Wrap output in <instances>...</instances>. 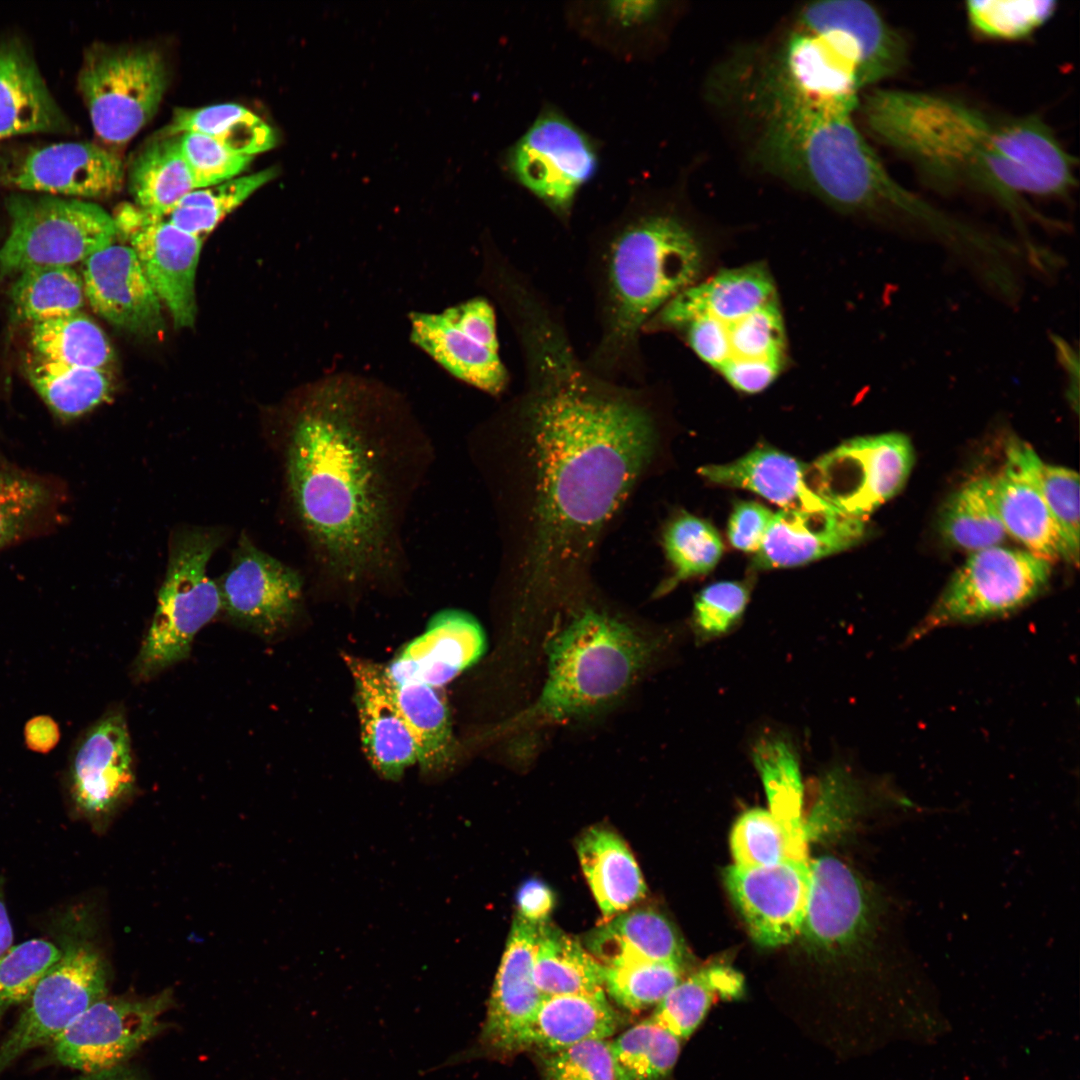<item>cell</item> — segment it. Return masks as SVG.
Listing matches in <instances>:
<instances>
[{
    "label": "cell",
    "mask_w": 1080,
    "mask_h": 1080,
    "mask_svg": "<svg viewBox=\"0 0 1080 1080\" xmlns=\"http://www.w3.org/2000/svg\"><path fill=\"white\" fill-rule=\"evenodd\" d=\"M727 890L752 938L761 946L789 943L799 934L809 885V860L768 867L729 866Z\"/></svg>",
    "instance_id": "cell-19"
},
{
    "label": "cell",
    "mask_w": 1080,
    "mask_h": 1080,
    "mask_svg": "<svg viewBox=\"0 0 1080 1080\" xmlns=\"http://www.w3.org/2000/svg\"><path fill=\"white\" fill-rule=\"evenodd\" d=\"M60 959L37 984L0 1045V1074L30 1049L53 1042L81 1013L106 997L109 969L88 926L64 939Z\"/></svg>",
    "instance_id": "cell-11"
},
{
    "label": "cell",
    "mask_w": 1080,
    "mask_h": 1080,
    "mask_svg": "<svg viewBox=\"0 0 1080 1080\" xmlns=\"http://www.w3.org/2000/svg\"><path fill=\"white\" fill-rule=\"evenodd\" d=\"M776 300L775 283L766 265L726 269L673 297L646 324L643 335L674 331L700 316L719 321L737 319Z\"/></svg>",
    "instance_id": "cell-27"
},
{
    "label": "cell",
    "mask_w": 1080,
    "mask_h": 1080,
    "mask_svg": "<svg viewBox=\"0 0 1080 1080\" xmlns=\"http://www.w3.org/2000/svg\"><path fill=\"white\" fill-rule=\"evenodd\" d=\"M1053 344L1057 358L1060 361L1062 367L1068 376V389L1067 397L1071 402L1072 408L1076 411L1078 409V397H1079V361L1076 351L1073 350L1071 345L1059 336L1052 337Z\"/></svg>",
    "instance_id": "cell-62"
},
{
    "label": "cell",
    "mask_w": 1080,
    "mask_h": 1080,
    "mask_svg": "<svg viewBox=\"0 0 1080 1080\" xmlns=\"http://www.w3.org/2000/svg\"><path fill=\"white\" fill-rule=\"evenodd\" d=\"M1052 562L1026 550L994 546L970 553L954 572L911 639L949 624L1003 616L1047 587Z\"/></svg>",
    "instance_id": "cell-10"
},
{
    "label": "cell",
    "mask_w": 1080,
    "mask_h": 1080,
    "mask_svg": "<svg viewBox=\"0 0 1080 1080\" xmlns=\"http://www.w3.org/2000/svg\"><path fill=\"white\" fill-rule=\"evenodd\" d=\"M534 978L543 996L606 997L603 965L576 938L549 921L539 926Z\"/></svg>",
    "instance_id": "cell-35"
},
{
    "label": "cell",
    "mask_w": 1080,
    "mask_h": 1080,
    "mask_svg": "<svg viewBox=\"0 0 1080 1080\" xmlns=\"http://www.w3.org/2000/svg\"><path fill=\"white\" fill-rule=\"evenodd\" d=\"M539 926L518 914L513 919L478 1038L477 1050L484 1054L518 1051L521 1033L543 997L534 978Z\"/></svg>",
    "instance_id": "cell-20"
},
{
    "label": "cell",
    "mask_w": 1080,
    "mask_h": 1080,
    "mask_svg": "<svg viewBox=\"0 0 1080 1080\" xmlns=\"http://www.w3.org/2000/svg\"><path fill=\"white\" fill-rule=\"evenodd\" d=\"M915 461L908 436H859L808 465L810 488L836 510L865 519L905 486Z\"/></svg>",
    "instance_id": "cell-13"
},
{
    "label": "cell",
    "mask_w": 1080,
    "mask_h": 1080,
    "mask_svg": "<svg viewBox=\"0 0 1080 1080\" xmlns=\"http://www.w3.org/2000/svg\"><path fill=\"white\" fill-rule=\"evenodd\" d=\"M173 1004L170 989L147 997H104L52 1042L53 1055L62 1065L83 1073L124 1064L166 1027L161 1019Z\"/></svg>",
    "instance_id": "cell-15"
},
{
    "label": "cell",
    "mask_w": 1080,
    "mask_h": 1080,
    "mask_svg": "<svg viewBox=\"0 0 1080 1080\" xmlns=\"http://www.w3.org/2000/svg\"><path fill=\"white\" fill-rule=\"evenodd\" d=\"M222 611L236 624L272 636L296 616L303 598L300 573L242 535L227 571L217 582Z\"/></svg>",
    "instance_id": "cell-18"
},
{
    "label": "cell",
    "mask_w": 1080,
    "mask_h": 1080,
    "mask_svg": "<svg viewBox=\"0 0 1080 1080\" xmlns=\"http://www.w3.org/2000/svg\"><path fill=\"white\" fill-rule=\"evenodd\" d=\"M730 847L740 867H768L787 860H808L807 843L798 841L762 808L745 811L735 822Z\"/></svg>",
    "instance_id": "cell-49"
},
{
    "label": "cell",
    "mask_w": 1080,
    "mask_h": 1080,
    "mask_svg": "<svg viewBox=\"0 0 1080 1080\" xmlns=\"http://www.w3.org/2000/svg\"><path fill=\"white\" fill-rule=\"evenodd\" d=\"M774 513L753 501L738 502L729 517L728 538L731 545L744 552H756L764 539Z\"/></svg>",
    "instance_id": "cell-59"
},
{
    "label": "cell",
    "mask_w": 1080,
    "mask_h": 1080,
    "mask_svg": "<svg viewBox=\"0 0 1080 1080\" xmlns=\"http://www.w3.org/2000/svg\"><path fill=\"white\" fill-rule=\"evenodd\" d=\"M185 132L206 135L231 151L253 157L272 149L278 141L271 125L235 103L176 109L162 135Z\"/></svg>",
    "instance_id": "cell-41"
},
{
    "label": "cell",
    "mask_w": 1080,
    "mask_h": 1080,
    "mask_svg": "<svg viewBox=\"0 0 1080 1080\" xmlns=\"http://www.w3.org/2000/svg\"><path fill=\"white\" fill-rule=\"evenodd\" d=\"M996 507L1006 530L1026 551L1050 562L1078 564L1064 535L1030 475L1009 455L992 476Z\"/></svg>",
    "instance_id": "cell-29"
},
{
    "label": "cell",
    "mask_w": 1080,
    "mask_h": 1080,
    "mask_svg": "<svg viewBox=\"0 0 1080 1080\" xmlns=\"http://www.w3.org/2000/svg\"><path fill=\"white\" fill-rule=\"evenodd\" d=\"M654 648L604 611H578L548 645V676L533 712L560 721L606 707L638 678Z\"/></svg>",
    "instance_id": "cell-6"
},
{
    "label": "cell",
    "mask_w": 1080,
    "mask_h": 1080,
    "mask_svg": "<svg viewBox=\"0 0 1080 1080\" xmlns=\"http://www.w3.org/2000/svg\"><path fill=\"white\" fill-rule=\"evenodd\" d=\"M713 320L718 324L727 348L726 361L719 372L745 362H771L784 366L786 335L778 300L737 319Z\"/></svg>",
    "instance_id": "cell-50"
},
{
    "label": "cell",
    "mask_w": 1080,
    "mask_h": 1080,
    "mask_svg": "<svg viewBox=\"0 0 1080 1080\" xmlns=\"http://www.w3.org/2000/svg\"><path fill=\"white\" fill-rule=\"evenodd\" d=\"M10 230L0 248V274L31 267L73 266L114 243L113 216L99 205L54 195L7 199Z\"/></svg>",
    "instance_id": "cell-8"
},
{
    "label": "cell",
    "mask_w": 1080,
    "mask_h": 1080,
    "mask_svg": "<svg viewBox=\"0 0 1080 1080\" xmlns=\"http://www.w3.org/2000/svg\"><path fill=\"white\" fill-rule=\"evenodd\" d=\"M751 759L768 799V811L791 836L807 843L800 758L791 738L776 730L760 733L751 745Z\"/></svg>",
    "instance_id": "cell-36"
},
{
    "label": "cell",
    "mask_w": 1080,
    "mask_h": 1080,
    "mask_svg": "<svg viewBox=\"0 0 1080 1080\" xmlns=\"http://www.w3.org/2000/svg\"><path fill=\"white\" fill-rule=\"evenodd\" d=\"M796 20L831 31L858 53L867 86L897 74L907 60L903 36L871 4L861 0H826L807 4Z\"/></svg>",
    "instance_id": "cell-28"
},
{
    "label": "cell",
    "mask_w": 1080,
    "mask_h": 1080,
    "mask_svg": "<svg viewBox=\"0 0 1080 1080\" xmlns=\"http://www.w3.org/2000/svg\"><path fill=\"white\" fill-rule=\"evenodd\" d=\"M176 136L197 189L238 177L253 160V156L231 151L203 134L185 132Z\"/></svg>",
    "instance_id": "cell-57"
},
{
    "label": "cell",
    "mask_w": 1080,
    "mask_h": 1080,
    "mask_svg": "<svg viewBox=\"0 0 1080 1080\" xmlns=\"http://www.w3.org/2000/svg\"><path fill=\"white\" fill-rule=\"evenodd\" d=\"M222 541L215 528L188 527L172 535L156 609L132 664L134 680H149L185 660L197 633L222 611L218 584L207 574Z\"/></svg>",
    "instance_id": "cell-7"
},
{
    "label": "cell",
    "mask_w": 1080,
    "mask_h": 1080,
    "mask_svg": "<svg viewBox=\"0 0 1080 1080\" xmlns=\"http://www.w3.org/2000/svg\"><path fill=\"white\" fill-rule=\"evenodd\" d=\"M659 1H605L591 3L585 8L586 31L602 41L607 39L621 45L624 40L635 44L663 12Z\"/></svg>",
    "instance_id": "cell-56"
},
{
    "label": "cell",
    "mask_w": 1080,
    "mask_h": 1080,
    "mask_svg": "<svg viewBox=\"0 0 1080 1080\" xmlns=\"http://www.w3.org/2000/svg\"><path fill=\"white\" fill-rule=\"evenodd\" d=\"M433 457L407 398L383 381L341 371L304 387L287 420L284 470L320 580L358 587L403 576L404 522Z\"/></svg>",
    "instance_id": "cell-2"
},
{
    "label": "cell",
    "mask_w": 1080,
    "mask_h": 1080,
    "mask_svg": "<svg viewBox=\"0 0 1080 1080\" xmlns=\"http://www.w3.org/2000/svg\"><path fill=\"white\" fill-rule=\"evenodd\" d=\"M26 368L34 390L63 421L90 412L109 400L113 392L109 371L71 366L34 354Z\"/></svg>",
    "instance_id": "cell-39"
},
{
    "label": "cell",
    "mask_w": 1080,
    "mask_h": 1080,
    "mask_svg": "<svg viewBox=\"0 0 1080 1080\" xmlns=\"http://www.w3.org/2000/svg\"><path fill=\"white\" fill-rule=\"evenodd\" d=\"M517 913L526 921L541 925L548 920L554 905L552 890L537 879L527 880L517 893Z\"/></svg>",
    "instance_id": "cell-60"
},
{
    "label": "cell",
    "mask_w": 1080,
    "mask_h": 1080,
    "mask_svg": "<svg viewBox=\"0 0 1080 1080\" xmlns=\"http://www.w3.org/2000/svg\"><path fill=\"white\" fill-rule=\"evenodd\" d=\"M25 743L28 748L38 753H48L58 743L60 731L56 721L46 715L30 719L24 728Z\"/></svg>",
    "instance_id": "cell-61"
},
{
    "label": "cell",
    "mask_w": 1080,
    "mask_h": 1080,
    "mask_svg": "<svg viewBox=\"0 0 1080 1080\" xmlns=\"http://www.w3.org/2000/svg\"><path fill=\"white\" fill-rule=\"evenodd\" d=\"M702 264V246L691 226L647 199H634L596 231L587 274L598 336L586 364L608 380L644 384L643 329L673 297L696 283Z\"/></svg>",
    "instance_id": "cell-4"
},
{
    "label": "cell",
    "mask_w": 1080,
    "mask_h": 1080,
    "mask_svg": "<svg viewBox=\"0 0 1080 1080\" xmlns=\"http://www.w3.org/2000/svg\"><path fill=\"white\" fill-rule=\"evenodd\" d=\"M409 340L450 376L493 397L509 387L493 302L475 296L441 312L408 314Z\"/></svg>",
    "instance_id": "cell-14"
},
{
    "label": "cell",
    "mask_w": 1080,
    "mask_h": 1080,
    "mask_svg": "<svg viewBox=\"0 0 1080 1080\" xmlns=\"http://www.w3.org/2000/svg\"><path fill=\"white\" fill-rule=\"evenodd\" d=\"M167 82L161 52L142 45L94 44L78 76L94 131L112 146L124 145L150 121Z\"/></svg>",
    "instance_id": "cell-9"
},
{
    "label": "cell",
    "mask_w": 1080,
    "mask_h": 1080,
    "mask_svg": "<svg viewBox=\"0 0 1080 1080\" xmlns=\"http://www.w3.org/2000/svg\"><path fill=\"white\" fill-rule=\"evenodd\" d=\"M74 1080H144V1078L133 1067L121 1064L106 1070L83 1073Z\"/></svg>",
    "instance_id": "cell-63"
},
{
    "label": "cell",
    "mask_w": 1080,
    "mask_h": 1080,
    "mask_svg": "<svg viewBox=\"0 0 1080 1080\" xmlns=\"http://www.w3.org/2000/svg\"><path fill=\"white\" fill-rule=\"evenodd\" d=\"M124 181L120 156L91 142H62L30 151L9 174L8 182L48 195L102 198L118 192Z\"/></svg>",
    "instance_id": "cell-22"
},
{
    "label": "cell",
    "mask_w": 1080,
    "mask_h": 1080,
    "mask_svg": "<svg viewBox=\"0 0 1080 1080\" xmlns=\"http://www.w3.org/2000/svg\"><path fill=\"white\" fill-rule=\"evenodd\" d=\"M1052 0H971L966 16L978 35L994 40H1021L1044 25L1055 13Z\"/></svg>",
    "instance_id": "cell-52"
},
{
    "label": "cell",
    "mask_w": 1080,
    "mask_h": 1080,
    "mask_svg": "<svg viewBox=\"0 0 1080 1080\" xmlns=\"http://www.w3.org/2000/svg\"><path fill=\"white\" fill-rule=\"evenodd\" d=\"M743 977L733 968L713 964L681 980L648 1018L680 1040L689 1038L705 1018L716 997L743 993Z\"/></svg>",
    "instance_id": "cell-42"
},
{
    "label": "cell",
    "mask_w": 1080,
    "mask_h": 1080,
    "mask_svg": "<svg viewBox=\"0 0 1080 1080\" xmlns=\"http://www.w3.org/2000/svg\"><path fill=\"white\" fill-rule=\"evenodd\" d=\"M938 529L946 543L970 553L1000 546L1008 536L999 516L991 476L964 483L945 502Z\"/></svg>",
    "instance_id": "cell-40"
},
{
    "label": "cell",
    "mask_w": 1080,
    "mask_h": 1080,
    "mask_svg": "<svg viewBox=\"0 0 1080 1080\" xmlns=\"http://www.w3.org/2000/svg\"><path fill=\"white\" fill-rule=\"evenodd\" d=\"M279 174L269 167L248 176L195 189L184 196L166 218L179 229L202 238L260 187Z\"/></svg>",
    "instance_id": "cell-48"
},
{
    "label": "cell",
    "mask_w": 1080,
    "mask_h": 1080,
    "mask_svg": "<svg viewBox=\"0 0 1080 1080\" xmlns=\"http://www.w3.org/2000/svg\"><path fill=\"white\" fill-rule=\"evenodd\" d=\"M486 648L484 631L470 614L445 609L423 634L408 643L385 667L394 684L419 682L440 688L474 664Z\"/></svg>",
    "instance_id": "cell-25"
},
{
    "label": "cell",
    "mask_w": 1080,
    "mask_h": 1080,
    "mask_svg": "<svg viewBox=\"0 0 1080 1080\" xmlns=\"http://www.w3.org/2000/svg\"><path fill=\"white\" fill-rule=\"evenodd\" d=\"M128 182L134 204L160 217L197 189L176 135L147 143L130 165Z\"/></svg>",
    "instance_id": "cell-37"
},
{
    "label": "cell",
    "mask_w": 1080,
    "mask_h": 1080,
    "mask_svg": "<svg viewBox=\"0 0 1080 1080\" xmlns=\"http://www.w3.org/2000/svg\"><path fill=\"white\" fill-rule=\"evenodd\" d=\"M749 597V588L738 581H720L703 588L695 597L692 614L696 640L705 644L734 631Z\"/></svg>",
    "instance_id": "cell-55"
},
{
    "label": "cell",
    "mask_w": 1080,
    "mask_h": 1080,
    "mask_svg": "<svg viewBox=\"0 0 1080 1080\" xmlns=\"http://www.w3.org/2000/svg\"><path fill=\"white\" fill-rule=\"evenodd\" d=\"M685 966L662 962L603 965L604 990L622 1007L657 1005L685 978Z\"/></svg>",
    "instance_id": "cell-53"
},
{
    "label": "cell",
    "mask_w": 1080,
    "mask_h": 1080,
    "mask_svg": "<svg viewBox=\"0 0 1080 1080\" xmlns=\"http://www.w3.org/2000/svg\"><path fill=\"white\" fill-rule=\"evenodd\" d=\"M67 778L75 809L96 829H105L134 798L135 764L123 709L105 712L81 735Z\"/></svg>",
    "instance_id": "cell-16"
},
{
    "label": "cell",
    "mask_w": 1080,
    "mask_h": 1080,
    "mask_svg": "<svg viewBox=\"0 0 1080 1080\" xmlns=\"http://www.w3.org/2000/svg\"><path fill=\"white\" fill-rule=\"evenodd\" d=\"M619 1024L620 1016L606 997L543 996L521 1033L518 1051L534 1049L544 1054L587 1040L608 1039Z\"/></svg>",
    "instance_id": "cell-33"
},
{
    "label": "cell",
    "mask_w": 1080,
    "mask_h": 1080,
    "mask_svg": "<svg viewBox=\"0 0 1080 1080\" xmlns=\"http://www.w3.org/2000/svg\"><path fill=\"white\" fill-rule=\"evenodd\" d=\"M81 277L91 308L109 323L140 335L163 329L161 301L130 246L112 243L94 253Z\"/></svg>",
    "instance_id": "cell-21"
},
{
    "label": "cell",
    "mask_w": 1080,
    "mask_h": 1080,
    "mask_svg": "<svg viewBox=\"0 0 1080 1080\" xmlns=\"http://www.w3.org/2000/svg\"><path fill=\"white\" fill-rule=\"evenodd\" d=\"M698 473L716 484L750 490L783 509L833 508L810 488L808 465L772 447H757L730 463L705 465Z\"/></svg>",
    "instance_id": "cell-30"
},
{
    "label": "cell",
    "mask_w": 1080,
    "mask_h": 1080,
    "mask_svg": "<svg viewBox=\"0 0 1080 1080\" xmlns=\"http://www.w3.org/2000/svg\"><path fill=\"white\" fill-rule=\"evenodd\" d=\"M589 953L602 965L633 962L675 963L685 966L686 947L671 922L651 909L622 912L586 937Z\"/></svg>",
    "instance_id": "cell-32"
},
{
    "label": "cell",
    "mask_w": 1080,
    "mask_h": 1080,
    "mask_svg": "<svg viewBox=\"0 0 1080 1080\" xmlns=\"http://www.w3.org/2000/svg\"><path fill=\"white\" fill-rule=\"evenodd\" d=\"M396 704L414 740L425 773L446 770L454 760L450 713L437 688L419 682L393 683Z\"/></svg>",
    "instance_id": "cell-38"
},
{
    "label": "cell",
    "mask_w": 1080,
    "mask_h": 1080,
    "mask_svg": "<svg viewBox=\"0 0 1080 1080\" xmlns=\"http://www.w3.org/2000/svg\"><path fill=\"white\" fill-rule=\"evenodd\" d=\"M61 954L49 940L30 939L13 945L0 958V1020L11 1006L29 999Z\"/></svg>",
    "instance_id": "cell-54"
},
{
    "label": "cell",
    "mask_w": 1080,
    "mask_h": 1080,
    "mask_svg": "<svg viewBox=\"0 0 1080 1080\" xmlns=\"http://www.w3.org/2000/svg\"><path fill=\"white\" fill-rule=\"evenodd\" d=\"M506 319L524 383L484 427L511 440L502 488L517 539L512 568L528 590L544 591L587 568L654 455L658 418L649 387L608 380L580 358L548 299L521 301Z\"/></svg>",
    "instance_id": "cell-1"
},
{
    "label": "cell",
    "mask_w": 1080,
    "mask_h": 1080,
    "mask_svg": "<svg viewBox=\"0 0 1080 1080\" xmlns=\"http://www.w3.org/2000/svg\"><path fill=\"white\" fill-rule=\"evenodd\" d=\"M855 110L833 103L764 104L760 162L833 208L867 216L885 166L856 127Z\"/></svg>",
    "instance_id": "cell-5"
},
{
    "label": "cell",
    "mask_w": 1080,
    "mask_h": 1080,
    "mask_svg": "<svg viewBox=\"0 0 1080 1080\" xmlns=\"http://www.w3.org/2000/svg\"><path fill=\"white\" fill-rule=\"evenodd\" d=\"M354 682L363 751L373 769L389 780L399 779L417 762L412 735L396 704L385 667L345 655Z\"/></svg>",
    "instance_id": "cell-24"
},
{
    "label": "cell",
    "mask_w": 1080,
    "mask_h": 1080,
    "mask_svg": "<svg viewBox=\"0 0 1080 1080\" xmlns=\"http://www.w3.org/2000/svg\"><path fill=\"white\" fill-rule=\"evenodd\" d=\"M615 1080H665L672 1073L681 1040L646 1019L610 1041Z\"/></svg>",
    "instance_id": "cell-46"
},
{
    "label": "cell",
    "mask_w": 1080,
    "mask_h": 1080,
    "mask_svg": "<svg viewBox=\"0 0 1080 1080\" xmlns=\"http://www.w3.org/2000/svg\"><path fill=\"white\" fill-rule=\"evenodd\" d=\"M10 289L14 316L32 324L80 312L85 303L81 274L71 266L31 267Z\"/></svg>",
    "instance_id": "cell-45"
},
{
    "label": "cell",
    "mask_w": 1080,
    "mask_h": 1080,
    "mask_svg": "<svg viewBox=\"0 0 1080 1080\" xmlns=\"http://www.w3.org/2000/svg\"><path fill=\"white\" fill-rule=\"evenodd\" d=\"M30 344L34 355L71 366L109 371L115 360L106 334L81 311L32 324Z\"/></svg>",
    "instance_id": "cell-43"
},
{
    "label": "cell",
    "mask_w": 1080,
    "mask_h": 1080,
    "mask_svg": "<svg viewBox=\"0 0 1080 1080\" xmlns=\"http://www.w3.org/2000/svg\"><path fill=\"white\" fill-rule=\"evenodd\" d=\"M663 547L673 568L672 576L659 593L668 592L683 580L704 575L718 563L723 543L707 521L688 513L673 518L663 532Z\"/></svg>",
    "instance_id": "cell-51"
},
{
    "label": "cell",
    "mask_w": 1080,
    "mask_h": 1080,
    "mask_svg": "<svg viewBox=\"0 0 1080 1080\" xmlns=\"http://www.w3.org/2000/svg\"><path fill=\"white\" fill-rule=\"evenodd\" d=\"M13 946V930L0 886V958Z\"/></svg>",
    "instance_id": "cell-64"
},
{
    "label": "cell",
    "mask_w": 1080,
    "mask_h": 1080,
    "mask_svg": "<svg viewBox=\"0 0 1080 1080\" xmlns=\"http://www.w3.org/2000/svg\"><path fill=\"white\" fill-rule=\"evenodd\" d=\"M867 532L866 520L834 508L782 509L773 515L752 565L757 569L796 567L850 549Z\"/></svg>",
    "instance_id": "cell-26"
},
{
    "label": "cell",
    "mask_w": 1080,
    "mask_h": 1080,
    "mask_svg": "<svg viewBox=\"0 0 1080 1080\" xmlns=\"http://www.w3.org/2000/svg\"><path fill=\"white\" fill-rule=\"evenodd\" d=\"M870 135L938 186L991 197L1024 229L1051 226L1025 195L1064 197L1076 185L1075 160L1035 115L998 116L952 96L873 89L860 101Z\"/></svg>",
    "instance_id": "cell-3"
},
{
    "label": "cell",
    "mask_w": 1080,
    "mask_h": 1080,
    "mask_svg": "<svg viewBox=\"0 0 1080 1080\" xmlns=\"http://www.w3.org/2000/svg\"><path fill=\"white\" fill-rule=\"evenodd\" d=\"M61 498L53 482L0 466V548L47 526L56 515Z\"/></svg>",
    "instance_id": "cell-44"
},
{
    "label": "cell",
    "mask_w": 1080,
    "mask_h": 1080,
    "mask_svg": "<svg viewBox=\"0 0 1080 1080\" xmlns=\"http://www.w3.org/2000/svg\"><path fill=\"white\" fill-rule=\"evenodd\" d=\"M874 918V903L861 879L841 860L809 861V885L799 933L820 947L854 943Z\"/></svg>",
    "instance_id": "cell-23"
},
{
    "label": "cell",
    "mask_w": 1080,
    "mask_h": 1080,
    "mask_svg": "<svg viewBox=\"0 0 1080 1080\" xmlns=\"http://www.w3.org/2000/svg\"><path fill=\"white\" fill-rule=\"evenodd\" d=\"M543 1080H615L608 1039H592L541 1054Z\"/></svg>",
    "instance_id": "cell-58"
},
{
    "label": "cell",
    "mask_w": 1080,
    "mask_h": 1080,
    "mask_svg": "<svg viewBox=\"0 0 1080 1080\" xmlns=\"http://www.w3.org/2000/svg\"><path fill=\"white\" fill-rule=\"evenodd\" d=\"M577 854L604 918L625 912L645 896L641 870L617 833L606 827L589 828L577 841Z\"/></svg>",
    "instance_id": "cell-34"
},
{
    "label": "cell",
    "mask_w": 1080,
    "mask_h": 1080,
    "mask_svg": "<svg viewBox=\"0 0 1080 1080\" xmlns=\"http://www.w3.org/2000/svg\"><path fill=\"white\" fill-rule=\"evenodd\" d=\"M595 144L561 112L546 108L504 156L512 178L568 225L579 191L595 176Z\"/></svg>",
    "instance_id": "cell-12"
},
{
    "label": "cell",
    "mask_w": 1080,
    "mask_h": 1080,
    "mask_svg": "<svg viewBox=\"0 0 1080 1080\" xmlns=\"http://www.w3.org/2000/svg\"><path fill=\"white\" fill-rule=\"evenodd\" d=\"M66 128L62 110L26 49L16 42L0 44V140Z\"/></svg>",
    "instance_id": "cell-31"
},
{
    "label": "cell",
    "mask_w": 1080,
    "mask_h": 1080,
    "mask_svg": "<svg viewBox=\"0 0 1080 1080\" xmlns=\"http://www.w3.org/2000/svg\"><path fill=\"white\" fill-rule=\"evenodd\" d=\"M120 235L136 254L158 298L177 327H191L196 317L195 276L202 238L152 215L135 204L122 203L113 214Z\"/></svg>",
    "instance_id": "cell-17"
},
{
    "label": "cell",
    "mask_w": 1080,
    "mask_h": 1080,
    "mask_svg": "<svg viewBox=\"0 0 1080 1080\" xmlns=\"http://www.w3.org/2000/svg\"><path fill=\"white\" fill-rule=\"evenodd\" d=\"M1006 454L1033 479L1072 552L1079 557V475L1072 469L1044 463L1020 439H1011Z\"/></svg>",
    "instance_id": "cell-47"
}]
</instances>
